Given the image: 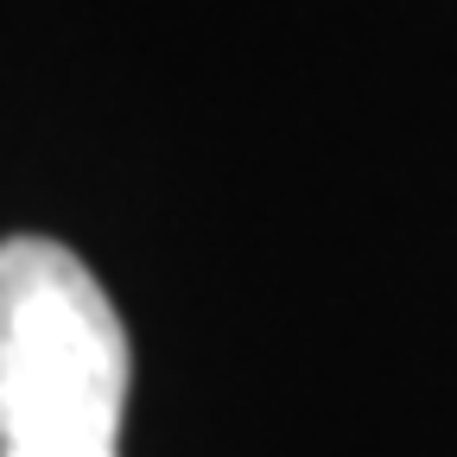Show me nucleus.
<instances>
[{
    "label": "nucleus",
    "instance_id": "f257e3e1",
    "mask_svg": "<svg viewBox=\"0 0 457 457\" xmlns=\"http://www.w3.org/2000/svg\"><path fill=\"white\" fill-rule=\"evenodd\" d=\"M128 381V330L102 279L45 236L0 242V451L114 445Z\"/></svg>",
    "mask_w": 457,
    "mask_h": 457
},
{
    "label": "nucleus",
    "instance_id": "f03ea898",
    "mask_svg": "<svg viewBox=\"0 0 457 457\" xmlns=\"http://www.w3.org/2000/svg\"><path fill=\"white\" fill-rule=\"evenodd\" d=\"M0 457H114V445H13Z\"/></svg>",
    "mask_w": 457,
    "mask_h": 457
}]
</instances>
